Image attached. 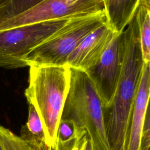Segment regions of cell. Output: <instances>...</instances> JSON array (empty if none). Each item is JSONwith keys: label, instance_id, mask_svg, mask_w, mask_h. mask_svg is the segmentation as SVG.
<instances>
[{"label": "cell", "instance_id": "cell-12", "mask_svg": "<svg viewBox=\"0 0 150 150\" xmlns=\"http://www.w3.org/2000/svg\"><path fill=\"white\" fill-rule=\"evenodd\" d=\"M20 137L24 139L45 141L42 123L36 109L31 104H29L28 120L21 129Z\"/></svg>", "mask_w": 150, "mask_h": 150}, {"label": "cell", "instance_id": "cell-16", "mask_svg": "<svg viewBox=\"0 0 150 150\" xmlns=\"http://www.w3.org/2000/svg\"><path fill=\"white\" fill-rule=\"evenodd\" d=\"M150 138V96L145 112L142 134L141 140V150H146L148 143Z\"/></svg>", "mask_w": 150, "mask_h": 150}, {"label": "cell", "instance_id": "cell-1", "mask_svg": "<svg viewBox=\"0 0 150 150\" xmlns=\"http://www.w3.org/2000/svg\"><path fill=\"white\" fill-rule=\"evenodd\" d=\"M25 96L36 109L42 123L46 144L53 148L69 91L70 70L67 65L29 66Z\"/></svg>", "mask_w": 150, "mask_h": 150}, {"label": "cell", "instance_id": "cell-17", "mask_svg": "<svg viewBox=\"0 0 150 150\" xmlns=\"http://www.w3.org/2000/svg\"><path fill=\"white\" fill-rule=\"evenodd\" d=\"M82 150H94L93 144H92L91 140L90 139V138H88V135L85 141V142L83 146Z\"/></svg>", "mask_w": 150, "mask_h": 150}, {"label": "cell", "instance_id": "cell-20", "mask_svg": "<svg viewBox=\"0 0 150 150\" xmlns=\"http://www.w3.org/2000/svg\"><path fill=\"white\" fill-rule=\"evenodd\" d=\"M0 150H2V148H1V146H0Z\"/></svg>", "mask_w": 150, "mask_h": 150}, {"label": "cell", "instance_id": "cell-7", "mask_svg": "<svg viewBox=\"0 0 150 150\" xmlns=\"http://www.w3.org/2000/svg\"><path fill=\"white\" fill-rule=\"evenodd\" d=\"M115 32L107 23L87 35L69 56L66 65L86 71L100 58Z\"/></svg>", "mask_w": 150, "mask_h": 150}, {"label": "cell", "instance_id": "cell-14", "mask_svg": "<svg viewBox=\"0 0 150 150\" xmlns=\"http://www.w3.org/2000/svg\"><path fill=\"white\" fill-rule=\"evenodd\" d=\"M87 137L86 132L79 129L77 134L71 139L64 142L57 141L51 150H82Z\"/></svg>", "mask_w": 150, "mask_h": 150}, {"label": "cell", "instance_id": "cell-8", "mask_svg": "<svg viewBox=\"0 0 150 150\" xmlns=\"http://www.w3.org/2000/svg\"><path fill=\"white\" fill-rule=\"evenodd\" d=\"M150 96V67L144 64L135 94L127 150H141L142 129Z\"/></svg>", "mask_w": 150, "mask_h": 150}, {"label": "cell", "instance_id": "cell-19", "mask_svg": "<svg viewBox=\"0 0 150 150\" xmlns=\"http://www.w3.org/2000/svg\"><path fill=\"white\" fill-rule=\"evenodd\" d=\"M146 150H150V146H149V147H148V149H147Z\"/></svg>", "mask_w": 150, "mask_h": 150}, {"label": "cell", "instance_id": "cell-9", "mask_svg": "<svg viewBox=\"0 0 150 150\" xmlns=\"http://www.w3.org/2000/svg\"><path fill=\"white\" fill-rule=\"evenodd\" d=\"M141 0H102L107 24L122 32L134 17Z\"/></svg>", "mask_w": 150, "mask_h": 150}, {"label": "cell", "instance_id": "cell-11", "mask_svg": "<svg viewBox=\"0 0 150 150\" xmlns=\"http://www.w3.org/2000/svg\"><path fill=\"white\" fill-rule=\"evenodd\" d=\"M0 146L2 150H51L45 140L22 139L1 125Z\"/></svg>", "mask_w": 150, "mask_h": 150}, {"label": "cell", "instance_id": "cell-3", "mask_svg": "<svg viewBox=\"0 0 150 150\" xmlns=\"http://www.w3.org/2000/svg\"><path fill=\"white\" fill-rule=\"evenodd\" d=\"M105 23L104 12L70 19L57 33L25 57L27 66L66 65L69 56L81 40Z\"/></svg>", "mask_w": 150, "mask_h": 150}, {"label": "cell", "instance_id": "cell-2", "mask_svg": "<svg viewBox=\"0 0 150 150\" xmlns=\"http://www.w3.org/2000/svg\"><path fill=\"white\" fill-rule=\"evenodd\" d=\"M70 70L69 88L61 119L70 120L77 129L85 131L94 150H111L101 98L84 71L71 67Z\"/></svg>", "mask_w": 150, "mask_h": 150}, {"label": "cell", "instance_id": "cell-10", "mask_svg": "<svg viewBox=\"0 0 150 150\" xmlns=\"http://www.w3.org/2000/svg\"><path fill=\"white\" fill-rule=\"evenodd\" d=\"M144 64L150 67V0H141L135 12Z\"/></svg>", "mask_w": 150, "mask_h": 150}, {"label": "cell", "instance_id": "cell-5", "mask_svg": "<svg viewBox=\"0 0 150 150\" xmlns=\"http://www.w3.org/2000/svg\"><path fill=\"white\" fill-rule=\"evenodd\" d=\"M104 12L102 0H43L26 11L0 22V30L35 23L73 19Z\"/></svg>", "mask_w": 150, "mask_h": 150}, {"label": "cell", "instance_id": "cell-6", "mask_svg": "<svg viewBox=\"0 0 150 150\" xmlns=\"http://www.w3.org/2000/svg\"><path fill=\"white\" fill-rule=\"evenodd\" d=\"M123 32L114 33L99 60L84 71L93 82L104 107L111 103L117 88L122 60Z\"/></svg>", "mask_w": 150, "mask_h": 150}, {"label": "cell", "instance_id": "cell-15", "mask_svg": "<svg viewBox=\"0 0 150 150\" xmlns=\"http://www.w3.org/2000/svg\"><path fill=\"white\" fill-rule=\"evenodd\" d=\"M79 130L72 121L68 120L61 119L57 131V141L60 142L66 141L74 137Z\"/></svg>", "mask_w": 150, "mask_h": 150}, {"label": "cell", "instance_id": "cell-13", "mask_svg": "<svg viewBox=\"0 0 150 150\" xmlns=\"http://www.w3.org/2000/svg\"><path fill=\"white\" fill-rule=\"evenodd\" d=\"M43 0H0V22L19 15Z\"/></svg>", "mask_w": 150, "mask_h": 150}, {"label": "cell", "instance_id": "cell-18", "mask_svg": "<svg viewBox=\"0 0 150 150\" xmlns=\"http://www.w3.org/2000/svg\"><path fill=\"white\" fill-rule=\"evenodd\" d=\"M150 146V138H149V141H148V146H147V149L148 147Z\"/></svg>", "mask_w": 150, "mask_h": 150}, {"label": "cell", "instance_id": "cell-4", "mask_svg": "<svg viewBox=\"0 0 150 150\" xmlns=\"http://www.w3.org/2000/svg\"><path fill=\"white\" fill-rule=\"evenodd\" d=\"M70 19L49 21L1 30L0 67L15 69L27 66L25 57Z\"/></svg>", "mask_w": 150, "mask_h": 150}]
</instances>
